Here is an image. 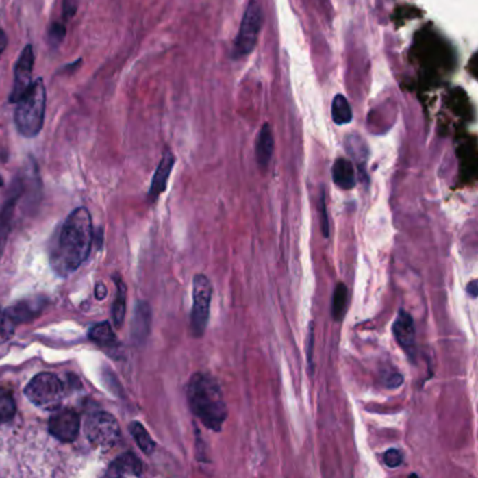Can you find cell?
Instances as JSON below:
<instances>
[{
    "label": "cell",
    "instance_id": "cell-30",
    "mask_svg": "<svg viewBox=\"0 0 478 478\" xmlns=\"http://www.w3.org/2000/svg\"><path fill=\"white\" fill-rule=\"evenodd\" d=\"M6 45H8V37L3 29H0V55H2V52L6 49Z\"/></svg>",
    "mask_w": 478,
    "mask_h": 478
},
{
    "label": "cell",
    "instance_id": "cell-13",
    "mask_svg": "<svg viewBox=\"0 0 478 478\" xmlns=\"http://www.w3.org/2000/svg\"><path fill=\"white\" fill-rule=\"evenodd\" d=\"M173 166H174V156L171 155V152H166L158 170H156V174L153 177L151 192H149V197H151V199H153V201L158 199V197L166 190L167 180L170 177Z\"/></svg>",
    "mask_w": 478,
    "mask_h": 478
},
{
    "label": "cell",
    "instance_id": "cell-6",
    "mask_svg": "<svg viewBox=\"0 0 478 478\" xmlns=\"http://www.w3.org/2000/svg\"><path fill=\"white\" fill-rule=\"evenodd\" d=\"M261 25H262L261 8L257 0H251L244 12L240 28H238V33L234 41V49H233L234 59L247 56L254 51L258 41Z\"/></svg>",
    "mask_w": 478,
    "mask_h": 478
},
{
    "label": "cell",
    "instance_id": "cell-23",
    "mask_svg": "<svg viewBox=\"0 0 478 478\" xmlns=\"http://www.w3.org/2000/svg\"><path fill=\"white\" fill-rule=\"evenodd\" d=\"M36 314V307L29 306L28 303H20L12 309H9L5 314L8 321H14V323H20V321H25L33 318Z\"/></svg>",
    "mask_w": 478,
    "mask_h": 478
},
{
    "label": "cell",
    "instance_id": "cell-1",
    "mask_svg": "<svg viewBox=\"0 0 478 478\" xmlns=\"http://www.w3.org/2000/svg\"><path fill=\"white\" fill-rule=\"evenodd\" d=\"M92 243V216L86 207H77L68 216L52 251L51 264L55 273L65 277L76 271L88 257Z\"/></svg>",
    "mask_w": 478,
    "mask_h": 478
},
{
    "label": "cell",
    "instance_id": "cell-25",
    "mask_svg": "<svg viewBox=\"0 0 478 478\" xmlns=\"http://www.w3.org/2000/svg\"><path fill=\"white\" fill-rule=\"evenodd\" d=\"M383 462L387 467L396 468L403 463V453L399 449H388L383 456Z\"/></svg>",
    "mask_w": 478,
    "mask_h": 478
},
{
    "label": "cell",
    "instance_id": "cell-8",
    "mask_svg": "<svg viewBox=\"0 0 478 478\" xmlns=\"http://www.w3.org/2000/svg\"><path fill=\"white\" fill-rule=\"evenodd\" d=\"M49 418L48 429L58 440L69 443L73 442L80 429V418L72 408H56Z\"/></svg>",
    "mask_w": 478,
    "mask_h": 478
},
{
    "label": "cell",
    "instance_id": "cell-20",
    "mask_svg": "<svg viewBox=\"0 0 478 478\" xmlns=\"http://www.w3.org/2000/svg\"><path fill=\"white\" fill-rule=\"evenodd\" d=\"M88 337L103 347H112L116 344V337L108 323L95 325L90 330V333H88Z\"/></svg>",
    "mask_w": 478,
    "mask_h": 478
},
{
    "label": "cell",
    "instance_id": "cell-24",
    "mask_svg": "<svg viewBox=\"0 0 478 478\" xmlns=\"http://www.w3.org/2000/svg\"><path fill=\"white\" fill-rule=\"evenodd\" d=\"M380 380L381 383L388 387V388H396L399 386L403 384L404 379L403 375L399 373L397 370H394L393 368H386L381 373H380Z\"/></svg>",
    "mask_w": 478,
    "mask_h": 478
},
{
    "label": "cell",
    "instance_id": "cell-16",
    "mask_svg": "<svg viewBox=\"0 0 478 478\" xmlns=\"http://www.w3.org/2000/svg\"><path fill=\"white\" fill-rule=\"evenodd\" d=\"M347 306H348V288L345 286V284L340 282L334 289L333 301H331V316L337 323H340L345 317Z\"/></svg>",
    "mask_w": 478,
    "mask_h": 478
},
{
    "label": "cell",
    "instance_id": "cell-29",
    "mask_svg": "<svg viewBox=\"0 0 478 478\" xmlns=\"http://www.w3.org/2000/svg\"><path fill=\"white\" fill-rule=\"evenodd\" d=\"M105 296H107V288L103 284H99L96 288V297L101 301V299H104Z\"/></svg>",
    "mask_w": 478,
    "mask_h": 478
},
{
    "label": "cell",
    "instance_id": "cell-9",
    "mask_svg": "<svg viewBox=\"0 0 478 478\" xmlns=\"http://www.w3.org/2000/svg\"><path fill=\"white\" fill-rule=\"evenodd\" d=\"M33 66H34V52L32 45H27L25 49L21 52V56L16 65L14 86L10 96L12 103H18L23 99V96L28 92L29 86L33 84L32 83Z\"/></svg>",
    "mask_w": 478,
    "mask_h": 478
},
{
    "label": "cell",
    "instance_id": "cell-18",
    "mask_svg": "<svg viewBox=\"0 0 478 478\" xmlns=\"http://www.w3.org/2000/svg\"><path fill=\"white\" fill-rule=\"evenodd\" d=\"M345 143H347L348 153L356 160L357 164H360L361 171L364 173V166H365V162L368 160L366 159L368 158V146L365 144V142L360 136H355V135H351Z\"/></svg>",
    "mask_w": 478,
    "mask_h": 478
},
{
    "label": "cell",
    "instance_id": "cell-28",
    "mask_svg": "<svg viewBox=\"0 0 478 478\" xmlns=\"http://www.w3.org/2000/svg\"><path fill=\"white\" fill-rule=\"evenodd\" d=\"M467 292L470 293L471 297H477V293H478V288H477V279H473L468 285H467Z\"/></svg>",
    "mask_w": 478,
    "mask_h": 478
},
{
    "label": "cell",
    "instance_id": "cell-15",
    "mask_svg": "<svg viewBox=\"0 0 478 478\" xmlns=\"http://www.w3.org/2000/svg\"><path fill=\"white\" fill-rule=\"evenodd\" d=\"M151 330V309L143 302H140L135 312V320L132 325V336L139 342L149 336Z\"/></svg>",
    "mask_w": 478,
    "mask_h": 478
},
{
    "label": "cell",
    "instance_id": "cell-31",
    "mask_svg": "<svg viewBox=\"0 0 478 478\" xmlns=\"http://www.w3.org/2000/svg\"><path fill=\"white\" fill-rule=\"evenodd\" d=\"M2 186H3V178L0 177V187H2Z\"/></svg>",
    "mask_w": 478,
    "mask_h": 478
},
{
    "label": "cell",
    "instance_id": "cell-3",
    "mask_svg": "<svg viewBox=\"0 0 478 478\" xmlns=\"http://www.w3.org/2000/svg\"><path fill=\"white\" fill-rule=\"evenodd\" d=\"M45 87L42 79L29 86L28 92L18 101L16 110V125L18 132L25 138L37 136L44 125L45 116Z\"/></svg>",
    "mask_w": 478,
    "mask_h": 478
},
{
    "label": "cell",
    "instance_id": "cell-26",
    "mask_svg": "<svg viewBox=\"0 0 478 478\" xmlns=\"http://www.w3.org/2000/svg\"><path fill=\"white\" fill-rule=\"evenodd\" d=\"M320 226H321V231L324 237H328L330 234V223H328V215H327V206H325V197L324 192L321 194L320 198Z\"/></svg>",
    "mask_w": 478,
    "mask_h": 478
},
{
    "label": "cell",
    "instance_id": "cell-22",
    "mask_svg": "<svg viewBox=\"0 0 478 478\" xmlns=\"http://www.w3.org/2000/svg\"><path fill=\"white\" fill-rule=\"evenodd\" d=\"M116 285H118V294H116V301L112 306V317H114V324L116 327H121L124 317H125V293L127 289L124 286V284L116 279Z\"/></svg>",
    "mask_w": 478,
    "mask_h": 478
},
{
    "label": "cell",
    "instance_id": "cell-7",
    "mask_svg": "<svg viewBox=\"0 0 478 478\" xmlns=\"http://www.w3.org/2000/svg\"><path fill=\"white\" fill-rule=\"evenodd\" d=\"M84 432L87 439L103 451H108L114 447L119 438H121V429L115 418L104 411L92 414L87 418Z\"/></svg>",
    "mask_w": 478,
    "mask_h": 478
},
{
    "label": "cell",
    "instance_id": "cell-19",
    "mask_svg": "<svg viewBox=\"0 0 478 478\" xmlns=\"http://www.w3.org/2000/svg\"><path fill=\"white\" fill-rule=\"evenodd\" d=\"M131 433L134 436V439L136 440V443L139 444L140 451L146 455H152L153 451L156 449V443L153 442V439L151 438V435L147 433V431L144 429V427L140 423H132L131 424Z\"/></svg>",
    "mask_w": 478,
    "mask_h": 478
},
{
    "label": "cell",
    "instance_id": "cell-2",
    "mask_svg": "<svg viewBox=\"0 0 478 478\" xmlns=\"http://www.w3.org/2000/svg\"><path fill=\"white\" fill-rule=\"evenodd\" d=\"M187 400L192 414L214 432H221L227 418V407L222 388L215 377L195 373L187 384Z\"/></svg>",
    "mask_w": 478,
    "mask_h": 478
},
{
    "label": "cell",
    "instance_id": "cell-4",
    "mask_svg": "<svg viewBox=\"0 0 478 478\" xmlns=\"http://www.w3.org/2000/svg\"><path fill=\"white\" fill-rule=\"evenodd\" d=\"M27 399L40 408L53 411L62 403L64 384L52 373H40L29 381L24 390Z\"/></svg>",
    "mask_w": 478,
    "mask_h": 478
},
{
    "label": "cell",
    "instance_id": "cell-27",
    "mask_svg": "<svg viewBox=\"0 0 478 478\" xmlns=\"http://www.w3.org/2000/svg\"><path fill=\"white\" fill-rule=\"evenodd\" d=\"M313 347H314V331H313V324L310 328V336H309V349H307V360H309V368L310 372L313 373L314 364H313Z\"/></svg>",
    "mask_w": 478,
    "mask_h": 478
},
{
    "label": "cell",
    "instance_id": "cell-12",
    "mask_svg": "<svg viewBox=\"0 0 478 478\" xmlns=\"http://www.w3.org/2000/svg\"><path fill=\"white\" fill-rule=\"evenodd\" d=\"M142 474V463L134 453H125L115 459L108 470V477H139Z\"/></svg>",
    "mask_w": 478,
    "mask_h": 478
},
{
    "label": "cell",
    "instance_id": "cell-5",
    "mask_svg": "<svg viewBox=\"0 0 478 478\" xmlns=\"http://www.w3.org/2000/svg\"><path fill=\"white\" fill-rule=\"evenodd\" d=\"M214 288L209 278L198 274L194 278L192 286V312H191V330L194 337H202L206 331L209 314H211Z\"/></svg>",
    "mask_w": 478,
    "mask_h": 478
},
{
    "label": "cell",
    "instance_id": "cell-11",
    "mask_svg": "<svg viewBox=\"0 0 478 478\" xmlns=\"http://www.w3.org/2000/svg\"><path fill=\"white\" fill-rule=\"evenodd\" d=\"M274 155V136L270 124H264L255 140V159L264 170L270 164Z\"/></svg>",
    "mask_w": 478,
    "mask_h": 478
},
{
    "label": "cell",
    "instance_id": "cell-17",
    "mask_svg": "<svg viewBox=\"0 0 478 478\" xmlns=\"http://www.w3.org/2000/svg\"><path fill=\"white\" fill-rule=\"evenodd\" d=\"M331 116L337 125H347L352 121L351 105L342 95H337L331 103Z\"/></svg>",
    "mask_w": 478,
    "mask_h": 478
},
{
    "label": "cell",
    "instance_id": "cell-10",
    "mask_svg": "<svg viewBox=\"0 0 478 478\" xmlns=\"http://www.w3.org/2000/svg\"><path fill=\"white\" fill-rule=\"evenodd\" d=\"M393 334L397 344L401 347V349L407 353V356L412 362H415L416 352H418L415 325H414L412 317L405 310L399 312L393 324Z\"/></svg>",
    "mask_w": 478,
    "mask_h": 478
},
{
    "label": "cell",
    "instance_id": "cell-14",
    "mask_svg": "<svg viewBox=\"0 0 478 478\" xmlns=\"http://www.w3.org/2000/svg\"><path fill=\"white\" fill-rule=\"evenodd\" d=\"M333 180L337 187L342 190H352L356 184V175L353 164L344 158L336 160L333 166Z\"/></svg>",
    "mask_w": 478,
    "mask_h": 478
},
{
    "label": "cell",
    "instance_id": "cell-21",
    "mask_svg": "<svg viewBox=\"0 0 478 478\" xmlns=\"http://www.w3.org/2000/svg\"><path fill=\"white\" fill-rule=\"evenodd\" d=\"M16 408L17 407L13 394L6 390V388H0V425L13 420Z\"/></svg>",
    "mask_w": 478,
    "mask_h": 478
}]
</instances>
